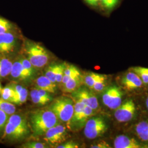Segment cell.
Returning a JSON list of instances; mask_svg holds the SVG:
<instances>
[{
    "label": "cell",
    "mask_w": 148,
    "mask_h": 148,
    "mask_svg": "<svg viewBox=\"0 0 148 148\" xmlns=\"http://www.w3.org/2000/svg\"><path fill=\"white\" fill-rule=\"evenodd\" d=\"M10 74L11 77L16 80H28L27 74L22 65L20 59H18L12 64Z\"/></svg>",
    "instance_id": "5bb4252c"
},
{
    "label": "cell",
    "mask_w": 148,
    "mask_h": 148,
    "mask_svg": "<svg viewBox=\"0 0 148 148\" xmlns=\"http://www.w3.org/2000/svg\"><path fill=\"white\" fill-rule=\"evenodd\" d=\"M102 5L106 8L111 9L116 5L118 0H101Z\"/></svg>",
    "instance_id": "d6a6232c"
},
{
    "label": "cell",
    "mask_w": 148,
    "mask_h": 148,
    "mask_svg": "<svg viewBox=\"0 0 148 148\" xmlns=\"http://www.w3.org/2000/svg\"><path fill=\"white\" fill-rule=\"evenodd\" d=\"M0 109L5 112L8 115L14 114L16 111V106L13 103L0 98Z\"/></svg>",
    "instance_id": "44dd1931"
},
{
    "label": "cell",
    "mask_w": 148,
    "mask_h": 148,
    "mask_svg": "<svg viewBox=\"0 0 148 148\" xmlns=\"http://www.w3.org/2000/svg\"><path fill=\"white\" fill-rule=\"evenodd\" d=\"M95 111V110L92 109L88 106H86L84 109L77 119L74 121L69 123L68 125L69 128L71 129L72 130L76 131L82 128L83 127H85L86 122L90 119V117L93 115Z\"/></svg>",
    "instance_id": "8fae6325"
},
{
    "label": "cell",
    "mask_w": 148,
    "mask_h": 148,
    "mask_svg": "<svg viewBox=\"0 0 148 148\" xmlns=\"http://www.w3.org/2000/svg\"><path fill=\"white\" fill-rule=\"evenodd\" d=\"M45 140L52 145H58L68 138L66 128L62 125H57L49 129L45 134Z\"/></svg>",
    "instance_id": "8992f818"
},
{
    "label": "cell",
    "mask_w": 148,
    "mask_h": 148,
    "mask_svg": "<svg viewBox=\"0 0 148 148\" xmlns=\"http://www.w3.org/2000/svg\"><path fill=\"white\" fill-rule=\"evenodd\" d=\"M72 97L73 99L82 101L94 110H96L99 106L97 97L86 88L79 87L72 92Z\"/></svg>",
    "instance_id": "ba28073f"
},
{
    "label": "cell",
    "mask_w": 148,
    "mask_h": 148,
    "mask_svg": "<svg viewBox=\"0 0 148 148\" xmlns=\"http://www.w3.org/2000/svg\"><path fill=\"white\" fill-rule=\"evenodd\" d=\"M82 80L81 75L71 78L65 85L63 86L64 91L67 93H72L79 87Z\"/></svg>",
    "instance_id": "ac0fdd59"
},
{
    "label": "cell",
    "mask_w": 148,
    "mask_h": 148,
    "mask_svg": "<svg viewBox=\"0 0 148 148\" xmlns=\"http://www.w3.org/2000/svg\"><path fill=\"white\" fill-rule=\"evenodd\" d=\"M49 109L55 114L59 121L68 125L74 113V101L68 97L62 96L55 99Z\"/></svg>",
    "instance_id": "7a4b0ae2"
},
{
    "label": "cell",
    "mask_w": 148,
    "mask_h": 148,
    "mask_svg": "<svg viewBox=\"0 0 148 148\" xmlns=\"http://www.w3.org/2000/svg\"><path fill=\"white\" fill-rule=\"evenodd\" d=\"M121 84L125 89L132 90L140 88L143 82L137 74L131 71L122 77Z\"/></svg>",
    "instance_id": "9c48e42d"
},
{
    "label": "cell",
    "mask_w": 148,
    "mask_h": 148,
    "mask_svg": "<svg viewBox=\"0 0 148 148\" xmlns=\"http://www.w3.org/2000/svg\"><path fill=\"white\" fill-rule=\"evenodd\" d=\"M59 120L51 110L38 109L32 112L30 122L35 136L44 135L49 129L59 124Z\"/></svg>",
    "instance_id": "6da1fadb"
},
{
    "label": "cell",
    "mask_w": 148,
    "mask_h": 148,
    "mask_svg": "<svg viewBox=\"0 0 148 148\" xmlns=\"http://www.w3.org/2000/svg\"><path fill=\"white\" fill-rule=\"evenodd\" d=\"M0 95L1 98L11 103L14 97V91L12 85H8L2 88Z\"/></svg>",
    "instance_id": "d4e9b609"
},
{
    "label": "cell",
    "mask_w": 148,
    "mask_h": 148,
    "mask_svg": "<svg viewBox=\"0 0 148 148\" xmlns=\"http://www.w3.org/2000/svg\"><path fill=\"white\" fill-rule=\"evenodd\" d=\"M145 104H146V106H147V109H148V97H147V99H146V101H145Z\"/></svg>",
    "instance_id": "ab89813d"
},
{
    "label": "cell",
    "mask_w": 148,
    "mask_h": 148,
    "mask_svg": "<svg viewBox=\"0 0 148 148\" xmlns=\"http://www.w3.org/2000/svg\"><path fill=\"white\" fill-rule=\"evenodd\" d=\"M12 64L8 59L0 57V79L5 78L10 74Z\"/></svg>",
    "instance_id": "d6986e66"
},
{
    "label": "cell",
    "mask_w": 148,
    "mask_h": 148,
    "mask_svg": "<svg viewBox=\"0 0 148 148\" xmlns=\"http://www.w3.org/2000/svg\"><path fill=\"white\" fill-rule=\"evenodd\" d=\"M28 96V91L27 88L23 87V90L16 95L13 100L11 101L12 103L16 104V105H21L26 102Z\"/></svg>",
    "instance_id": "484cf974"
},
{
    "label": "cell",
    "mask_w": 148,
    "mask_h": 148,
    "mask_svg": "<svg viewBox=\"0 0 148 148\" xmlns=\"http://www.w3.org/2000/svg\"><path fill=\"white\" fill-rule=\"evenodd\" d=\"M107 128L106 123L103 118L101 117L90 118L85 125L84 134L87 138L93 139L104 134Z\"/></svg>",
    "instance_id": "277c9868"
},
{
    "label": "cell",
    "mask_w": 148,
    "mask_h": 148,
    "mask_svg": "<svg viewBox=\"0 0 148 148\" xmlns=\"http://www.w3.org/2000/svg\"><path fill=\"white\" fill-rule=\"evenodd\" d=\"M90 148H111L109 144L105 141H101L100 142L93 144L90 146Z\"/></svg>",
    "instance_id": "d590c367"
},
{
    "label": "cell",
    "mask_w": 148,
    "mask_h": 148,
    "mask_svg": "<svg viewBox=\"0 0 148 148\" xmlns=\"http://www.w3.org/2000/svg\"><path fill=\"white\" fill-rule=\"evenodd\" d=\"M122 93L116 86H111L106 89L102 95L103 103L112 110H115L121 104Z\"/></svg>",
    "instance_id": "5b68a950"
},
{
    "label": "cell",
    "mask_w": 148,
    "mask_h": 148,
    "mask_svg": "<svg viewBox=\"0 0 148 148\" xmlns=\"http://www.w3.org/2000/svg\"><path fill=\"white\" fill-rule=\"evenodd\" d=\"M57 148H79V145L77 143L73 141L66 142L63 144H59L56 147Z\"/></svg>",
    "instance_id": "836d02e7"
},
{
    "label": "cell",
    "mask_w": 148,
    "mask_h": 148,
    "mask_svg": "<svg viewBox=\"0 0 148 148\" xmlns=\"http://www.w3.org/2000/svg\"><path fill=\"white\" fill-rule=\"evenodd\" d=\"M66 64L65 63L58 64V69L56 75V84H60L64 75V70L66 68Z\"/></svg>",
    "instance_id": "4dcf8cb0"
},
{
    "label": "cell",
    "mask_w": 148,
    "mask_h": 148,
    "mask_svg": "<svg viewBox=\"0 0 148 148\" xmlns=\"http://www.w3.org/2000/svg\"><path fill=\"white\" fill-rule=\"evenodd\" d=\"M14 36L10 32L0 33V53L7 54L12 52L16 46Z\"/></svg>",
    "instance_id": "30bf717a"
},
{
    "label": "cell",
    "mask_w": 148,
    "mask_h": 148,
    "mask_svg": "<svg viewBox=\"0 0 148 148\" xmlns=\"http://www.w3.org/2000/svg\"><path fill=\"white\" fill-rule=\"evenodd\" d=\"M64 75L74 77L77 76L81 75L79 70L73 65H66L64 70Z\"/></svg>",
    "instance_id": "f1b7e54d"
},
{
    "label": "cell",
    "mask_w": 148,
    "mask_h": 148,
    "mask_svg": "<svg viewBox=\"0 0 148 148\" xmlns=\"http://www.w3.org/2000/svg\"><path fill=\"white\" fill-rule=\"evenodd\" d=\"M30 97L32 101L37 105L45 106L48 103L39 94L37 88H34L30 92Z\"/></svg>",
    "instance_id": "4316f807"
},
{
    "label": "cell",
    "mask_w": 148,
    "mask_h": 148,
    "mask_svg": "<svg viewBox=\"0 0 148 148\" xmlns=\"http://www.w3.org/2000/svg\"><path fill=\"white\" fill-rule=\"evenodd\" d=\"M11 24L9 25L0 26V33H5L9 32L11 29Z\"/></svg>",
    "instance_id": "8d00e7d4"
},
{
    "label": "cell",
    "mask_w": 148,
    "mask_h": 148,
    "mask_svg": "<svg viewBox=\"0 0 148 148\" xmlns=\"http://www.w3.org/2000/svg\"><path fill=\"white\" fill-rule=\"evenodd\" d=\"M8 115L0 109V133L4 131L5 127L8 120Z\"/></svg>",
    "instance_id": "1f68e13d"
},
{
    "label": "cell",
    "mask_w": 148,
    "mask_h": 148,
    "mask_svg": "<svg viewBox=\"0 0 148 148\" xmlns=\"http://www.w3.org/2000/svg\"></svg>",
    "instance_id": "b9f144b4"
},
{
    "label": "cell",
    "mask_w": 148,
    "mask_h": 148,
    "mask_svg": "<svg viewBox=\"0 0 148 148\" xmlns=\"http://www.w3.org/2000/svg\"><path fill=\"white\" fill-rule=\"evenodd\" d=\"M114 148H143L135 139L131 138L125 135L117 136L114 140Z\"/></svg>",
    "instance_id": "4fadbf2b"
},
{
    "label": "cell",
    "mask_w": 148,
    "mask_h": 148,
    "mask_svg": "<svg viewBox=\"0 0 148 148\" xmlns=\"http://www.w3.org/2000/svg\"><path fill=\"white\" fill-rule=\"evenodd\" d=\"M25 51L27 59L35 68H42L48 63L49 56L47 50L37 43L27 41Z\"/></svg>",
    "instance_id": "3957f363"
},
{
    "label": "cell",
    "mask_w": 148,
    "mask_h": 148,
    "mask_svg": "<svg viewBox=\"0 0 148 148\" xmlns=\"http://www.w3.org/2000/svg\"><path fill=\"white\" fill-rule=\"evenodd\" d=\"M106 76L105 75H101V77L95 82L92 89L98 92L104 90L106 85Z\"/></svg>",
    "instance_id": "83f0119b"
},
{
    "label": "cell",
    "mask_w": 148,
    "mask_h": 148,
    "mask_svg": "<svg viewBox=\"0 0 148 148\" xmlns=\"http://www.w3.org/2000/svg\"><path fill=\"white\" fill-rule=\"evenodd\" d=\"M136 112V106L132 99L128 100L121 103L115 109L114 116L117 121L126 122L131 121Z\"/></svg>",
    "instance_id": "52a82bcc"
},
{
    "label": "cell",
    "mask_w": 148,
    "mask_h": 148,
    "mask_svg": "<svg viewBox=\"0 0 148 148\" xmlns=\"http://www.w3.org/2000/svg\"><path fill=\"white\" fill-rule=\"evenodd\" d=\"M8 122L11 123L25 137L29 133L27 119L19 114H13L9 117Z\"/></svg>",
    "instance_id": "7c38bea8"
},
{
    "label": "cell",
    "mask_w": 148,
    "mask_h": 148,
    "mask_svg": "<svg viewBox=\"0 0 148 148\" xmlns=\"http://www.w3.org/2000/svg\"><path fill=\"white\" fill-rule=\"evenodd\" d=\"M85 1L91 5H97L99 0H85Z\"/></svg>",
    "instance_id": "f35d334b"
},
{
    "label": "cell",
    "mask_w": 148,
    "mask_h": 148,
    "mask_svg": "<svg viewBox=\"0 0 148 148\" xmlns=\"http://www.w3.org/2000/svg\"><path fill=\"white\" fill-rule=\"evenodd\" d=\"M36 88L47 91L50 93H55L57 88L56 84L52 82L45 76H41L36 79Z\"/></svg>",
    "instance_id": "9a60e30c"
},
{
    "label": "cell",
    "mask_w": 148,
    "mask_h": 148,
    "mask_svg": "<svg viewBox=\"0 0 148 148\" xmlns=\"http://www.w3.org/2000/svg\"><path fill=\"white\" fill-rule=\"evenodd\" d=\"M136 132L138 138L142 141L148 142V121L139 122L136 126Z\"/></svg>",
    "instance_id": "e0dca14e"
},
{
    "label": "cell",
    "mask_w": 148,
    "mask_h": 148,
    "mask_svg": "<svg viewBox=\"0 0 148 148\" xmlns=\"http://www.w3.org/2000/svg\"><path fill=\"white\" fill-rule=\"evenodd\" d=\"M58 69V64H54L49 65L45 71V76L54 84H56V75Z\"/></svg>",
    "instance_id": "cb8c5ba5"
},
{
    "label": "cell",
    "mask_w": 148,
    "mask_h": 148,
    "mask_svg": "<svg viewBox=\"0 0 148 148\" xmlns=\"http://www.w3.org/2000/svg\"><path fill=\"white\" fill-rule=\"evenodd\" d=\"M22 65L27 74V79H32L36 75V70L35 68L32 65L30 61L24 57L20 58Z\"/></svg>",
    "instance_id": "ffe728a7"
},
{
    "label": "cell",
    "mask_w": 148,
    "mask_h": 148,
    "mask_svg": "<svg viewBox=\"0 0 148 148\" xmlns=\"http://www.w3.org/2000/svg\"><path fill=\"white\" fill-rule=\"evenodd\" d=\"M2 90V87H1V83H0V93H1V91Z\"/></svg>",
    "instance_id": "60d3db41"
},
{
    "label": "cell",
    "mask_w": 148,
    "mask_h": 148,
    "mask_svg": "<svg viewBox=\"0 0 148 148\" xmlns=\"http://www.w3.org/2000/svg\"><path fill=\"white\" fill-rule=\"evenodd\" d=\"M37 90L39 92V94L47 103H49V101H51L52 100V98L51 95H50V93L48 92L47 91H46V90L39 89V88H37Z\"/></svg>",
    "instance_id": "e575fe53"
},
{
    "label": "cell",
    "mask_w": 148,
    "mask_h": 148,
    "mask_svg": "<svg viewBox=\"0 0 148 148\" xmlns=\"http://www.w3.org/2000/svg\"><path fill=\"white\" fill-rule=\"evenodd\" d=\"M9 24H11V23L7 20H6L3 18L0 17V26L5 25H9Z\"/></svg>",
    "instance_id": "74e56055"
},
{
    "label": "cell",
    "mask_w": 148,
    "mask_h": 148,
    "mask_svg": "<svg viewBox=\"0 0 148 148\" xmlns=\"http://www.w3.org/2000/svg\"><path fill=\"white\" fill-rule=\"evenodd\" d=\"M131 71H132L137 74L143 81V84L148 85V68L142 66H135L131 68Z\"/></svg>",
    "instance_id": "7402d4cb"
},
{
    "label": "cell",
    "mask_w": 148,
    "mask_h": 148,
    "mask_svg": "<svg viewBox=\"0 0 148 148\" xmlns=\"http://www.w3.org/2000/svg\"><path fill=\"white\" fill-rule=\"evenodd\" d=\"M21 147L24 148H48V147L45 143L39 142H29L22 145Z\"/></svg>",
    "instance_id": "f546056e"
},
{
    "label": "cell",
    "mask_w": 148,
    "mask_h": 148,
    "mask_svg": "<svg viewBox=\"0 0 148 148\" xmlns=\"http://www.w3.org/2000/svg\"><path fill=\"white\" fill-rule=\"evenodd\" d=\"M4 137L11 140H20L25 136L20 132L11 123L7 121L4 129Z\"/></svg>",
    "instance_id": "2e32d148"
},
{
    "label": "cell",
    "mask_w": 148,
    "mask_h": 148,
    "mask_svg": "<svg viewBox=\"0 0 148 148\" xmlns=\"http://www.w3.org/2000/svg\"><path fill=\"white\" fill-rule=\"evenodd\" d=\"M101 75L92 72L87 74L84 79L85 85L90 89H92L95 82L101 77Z\"/></svg>",
    "instance_id": "603a6c76"
}]
</instances>
